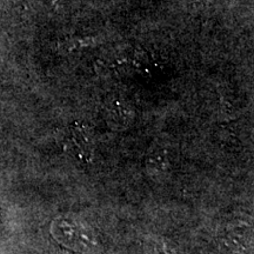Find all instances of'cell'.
Masks as SVG:
<instances>
[{
    "mask_svg": "<svg viewBox=\"0 0 254 254\" xmlns=\"http://www.w3.org/2000/svg\"><path fill=\"white\" fill-rule=\"evenodd\" d=\"M72 140L78 153L85 157H91L93 152V138L91 131L84 125H77L72 131Z\"/></svg>",
    "mask_w": 254,
    "mask_h": 254,
    "instance_id": "4",
    "label": "cell"
},
{
    "mask_svg": "<svg viewBox=\"0 0 254 254\" xmlns=\"http://www.w3.org/2000/svg\"><path fill=\"white\" fill-rule=\"evenodd\" d=\"M145 251L147 254H183L173 243L160 237H152L146 240Z\"/></svg>",
    "mask_w": 254,
    "mask_h": 254,
    "instance_id": "5",
    "label": "cell"
},
{
    "mask_svg": "<svg viewBox=\"0 0 254 254\" xmlns=\"http://www.w3.org/2000/svg\"><path fill=\"white\" fill-rule=\"evenodd\" d=\"M104 116L107 125L114 131H124L128 128L134 119L132 106L123 98H112L105 104Z\"/></svg>",
    "mask_w": 254,
    "mask_h": 254,
    "instance_id": "3",
    "label": "cell"
},
{
    "mask_svg": "<svg viewBox=\"0 0 254 254\" xmlns=\"http://www.w3.org/2000/svg\"><path fill=\"white\" fill-rule=\"evenodd\" d=\"M51 233L58 243L77 252L91 253L99 246L92 228L73 217L57 218L51 225Z\"/></svg>",
    "mask_w": 254,
    "mask_h": 254,
    "instance_id": "1",
    "label": "cell"
},
{
    "mask_svg": "<svg viewBox=\"0 0 254 254\" xmlns=\"http://www.w3.org/2000/svg\"><path fill=\"white\" fill-rule=\"evenodd\" d=\"M251 239L250 226L243 222L228 225L219 236L222 251L228 254H244L250 249Z\"/></svg>",
    "mask_w": 254,
    "mask_h": 254,
    "instance_id": "2",
    "label": "cell"
},
{
    "mask_svg": "<svg viewBox=\"0 0 254 254\" xmlns=\"http://www.w3.org/2000/svg\"><path fill=\"white\" fill-rule=\"evenodd\" d=\"M147 168L151 173L153 174H159L161 172H164L166 170L167 166V158L166 154L161 153V152L155 151L153 153L148 155L147 158Z\"/></svg>",
    "mask_w": 254,
    "mask_h": 254,
    "instance_id": "6",
    "label": "cell"
}]
</instances>
